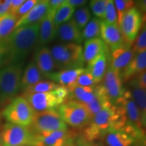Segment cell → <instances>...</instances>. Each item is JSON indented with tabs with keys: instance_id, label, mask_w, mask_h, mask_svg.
<instances>
[{
	"instance_id": "9",
	"label": "cell",
	"mask_w": 146,
	"mask_h": 146,
	"mask_svg": "<svg viewBox=\"0 0 146 146\" xmlns=\"http://www.w3.org/2000/svg\"><path fill=\"white\" fill-rule=\"evenodd\" d=\"M33 132H50L68 129L56 110H49L34 114L31 124Z\"/></svg>"
},
{
	"instance_id": "14",
	"label": "cell",
	"mask_w": 146,
	"mask_h": 146,
	"mask_svg": "<svg viewBox=\"0 0 146 146\" xmlns=\"http://www.w3.org/2000/svg\"><path fill=\"white\" fill-rule=\"evenodd\" d=\"M134 54L131 45L125 43L109 54L108 68L120 72L129 64Z\"/></svg>"
},
{
	"instance_id": "6",
	"label": "cell",
	"mask_w": 146,
	"mask_h": 146,
	"mask_svg": "<svg viewBox=\"0 0 146 146\" xmlns=\"http://www.w3.org/2000/svg\"><path fill=\"white\" fill-rule=\"evenodd\" d=\"M2 146H33L34 133L29 127L5 123L1 133Z\"/></svg>"
},
{
	"instance_id": "40",
	"label": "cell",
	"mask_w": 146,
	"mask_h": 146,
	"mask_svg": "<svg viewBox=\"0 0 146 146\" xmlns=\"http://www.w3.org/2000/svg\"><path fill=\"white\" fill-rule=\"evenodd\" d=\"M55 96L59 102L60 104L62 105L68 98L69 95V91L66 87L58 85L56 89L53 90Z\"/></svg>"
},
{
	"instance_id": "29",
	"label": "cell",
	"mask_w": 146,
	"mask_h": 146,
	"mask_svg": "<svg viewBox=\"0 0 146 146\" xmlns=\"http://www.w3.org/2000/svg\"><path fill=\"white\" fill-rule=\"evenodd\" d=\"M19 19L16 14L8 12L0 17V41L6 38L15 29Z\"/></svg>"
},
{
	"instance_id": "17",
	"label": "cell",
	"mask_w": 146,
	"mask_h": 146,
	"mask_svg": "<svg viewBox=\"0 0 146 146\" xmlns=\"http://www.w3.org/2000/svg\"><path fill=\"white\" fill-rule=\"evenodd\" d=\"M49 9V0H40L31 10L18 19L15 25V29L40 23L47 14Z\"/></svg>"
},
{
	"instance_id": "19",
	"label": "cell",
	"mask_w": 146,
	"mask_h": 146,
	"mask_svg": "<svg viewBox=\"0 0 146 146\" xmlns=\"http://www.w3.org/2000/svg\"><path fill=\"white\" fill-rule=\"evenodd\" d=\"M84 68H68L63 69L58 72H54L47 75V77L49 79L52 80L55 83L61 86L66 87L68 90H70L73 87L75 86V83L78 76L85 71Z\"/></svg>"
},
{
	"instance_id": "11",
	"label": "cell",
	"mask_w": 146,
	"mask_h": 146,
	"mask_svg": "<svg viewBox=\"0 0 146 146\" xmlns=\"http://www.w3.org/2000/svg\"><path fill=\"white\" fill-rule=\"evenodd\" d=\"M102 86L106 96L112 104L114 105L123 96L125 89L120 72L108 68L102 79Z\"/></svg>"
},
{
	"instance_id": "5",
	"label": "cell",
	"mask_w": 146,
	"mask_h": 146,
	"mask_svg": "<svg viewBox=\"0 0 146 146\" xmlns=\"http://www.w3.org/2000/svg\"><path fill=\"white\" fill-rule=\"evenodd\" d=\"M34 111L24 97L15 98L3 112V115L8 123L29 127L31 125Z\"/></svg>"
},
{
	"instance_id": "30",
	"label": "cell",
	"mask_w": 146,
	"mask_h": 146,
	"mask_svg": "<svg viewBox=\"0 0 146 146\" xmlns=\"http://www.w3.org/2000/svg\"><path fill=\"white\" fill-rule=\"evenodd\" d=\"M74 13V8L72 5L65 2L61 6L59 7L54 12V22L56 27H60L62 24H64L70 21Z\"/></svg>"
},
{
	"instance_id": "13",
	"label": "cell",
	"mask_w": 146,
	"mask_h": 146,
	"mask_svg": "<svg viewBox=\"0 0 146 146\" xmlns=\"http://www.w3.org/2000/svg\"><path fill=\"white\" fill-rule=\"evenodd\" d=\"M24 98L28 102L35 113L56 110L60 106L53 91L45 93L25 94Z\"/></svg>"
},
{
	"instance_id": "15",
	"label": "cell",
	"mask_w": 146,
	"mask_h": 146,
	"mask_svg": "<svg viewBox=\"0 0 146 146\" xmlns=\"http://www.w3.org/2000/svg\"><path fill=\"white\" fill-rule=\"evenodd\" d=\"M100 36L110 51L126 43L118 24H108L104 21H102Z\"/></svg>"
},
{
	"instance_id": "46",
	"label": "cell",
	"mask_w": 146,
	"mask_h": 146,
	"mask_svg": "<svg viewBox=\"0 0 146 146\" xmlns=\"http://www.w3.org/2000/svg\"><path fill=\"white\" fill-rule=\"evenodd\" d=\"M12 0H0V8L9 12Z\"/></svg>"
},
{
	"instance_id": "37",
	"label": "cell",
	"mask_w": 146,
	"mask_h": 146,
	"mask_svg": "<svg viewBox=\"0 0 146 146\" xmlns=\"http://www.w3.org/2000/svg\"><path fill=\"white\" fill-rule=\"evenodd\" d=\"M97 84L98 83L91 74L85 69V71L78 76L75 83V86L94 87H96Z\"/></svg>"
},
{
	"instance_id": "49",
	"label": "cell",
	"mask_w": 146,
	"mask_h": 146,
	"mask_svg": "<svg viewBox=\"0 0 146 146\" xmlns=\"http://www.w3.org/2000/svg\"><path fill=\"white\" fill-rule=\"evenodd\" d=\"M127 1H133V0H127Z\"/></svg>"
},
{
	"instance_id": "22",
	"label": "cell",
	"mask_w": 146,
	"mask_h": 146,
	"mask_svg": "<svg viewBox=\"0 0 146 146\" xmlns=\"http://www.w3.org/2000/svg\"><path fill=\"white\" fill-rule=\"evenodd\" d=\"M57 36L60 41L68 42V43L80 44L83 41L81 30L76 26L72 18L58 27Z\"/></svg>"
},
{
	"instance_id": "51",
	"label": "cell",
	"mask_w": 146,
	"mask_h": 146,
	"mask_svg": "<svg viewBox=\"0 0 146 146\" xmlns=\"http://www.w3.org/2000/svg\"><path fill=\"white\" fill-rule=\"evenodd\" d=\"M0 146H2V145H0Z\"/></svg>"
},
{
	"instance_id": "44",
	"label": "cell",
	"mask_w": 146,
	"mask_h": 146,
	"mask_svg": "<svg viewBox=\"0 0 146 146\" xmlns=\"http://www.w3.org/2000/svg\"><path fill=\"white\" fill-rule=\"evenodd\" d=\"M136 3L135 8L141 12L142 15H145L146 11V0H135Z\"/></svg>"
},
{
	"instance_id": "25",
	"label": "cell",
	"mask_w": 146,
	"mask_h": 146,
	"mask_svg": "<svg viewBox=\"0 0 146 146\" xmlns=\"http://www.w3.org/2000/svg\"><path fill=\"white\" fill-rule=\"evenodd\" d=\"M83 105L88 111L91 118H92L95 114L99 112L102 109L110 106L112 104L108 99L103 87L100 85L95 87V96L94 99L89 103Z\"/></svg>"
},
{
	"instance_id": "34",
	"label": "cell",
	"mask_w": 146,
	"mask_h": 146,
	"mask_svg": "<svg viewBox=\"0 0 146 146\" xmlns=\"http://www.w3.org/2000/svg\"><path fill=\"white\" fill-rule=\"evenodd\" d=\"M140 33L137 36L136 39L133 42V45L132 47V50L133 52L140 53L145 52L146 51V29L145 24L142 25Z\"/></svg>"
},
{
	"instance_id": "42",
	"label": "cell",
	"mask_w": 146,
	"mask_h": 146,
	"mask_svg": "<svg viewBox=\"0 0 146 146\" xmlns=\"http://www.w3.org/2000/svg\"><path fill=\"white\" fill-rule=\"evenodd\" d=\"M25 1H26V0H12L10 7V10H9L8 12L15 14L16 11L18 10V9L23 4V3L25 2Z\"/></svg>"
},
{
	"instance_id": "36",
	"label": "cell",
	"mask_w": 146,
	"mask_h": 146,
	"mask_svg": "<svg viewBox=\"0 0 146 146\" xmlns=\"http://www.w3.org/2000/svg\"><path fill=\"white\" fill-rule=\"evenodd\" d=\"M107 0H91L90 8L93 14L102 21L104 18Z\"/></svg>"
},
{
	"instance_id": "45",
	"label": "cell",
	"mask_w": 146,
	"mask_h": 146,
	"mask_svg": "<svg viewBox=\"0 0 146 146\" xmlns=\"http://www.w3.org/2000/svg\"><path fill=\"white\" fill-rule=\"evenodd\" d=\"M87 0H66V2L72 5L73 8L83 6L87 3Z\"/></svg>"
},
{
	"instance_id": "31",
	"label": "cell",
	"mask_w": 146,
	"mask_h": 146,
	"mask_svg": "<svg viewBox=\"0 0 146 146\" xmlns=\"http://www.w3.org/2000/svg\"><path fill=\"white\" fill-rule=\"evenodd\" d=\"M101 23L102 21L98 18H93L90 20L81 32L83 40L87 41L99 37L101 32Z\"/></svg>"
},
{
	"instance_id": "12",
	"label": "cell",
	"mask_w": 146,
	"mask_h": 146,
	"mask_svg": "<svg viewBox=\"0 0 146 146\" xmlns=\"http://www.w3.org/2000/svg\"><path fill=\"white\" fill-rule=\"evenodd\" d=\"M115 104H118L123 107L128 123L145 133V124L142 120L139 110L133 99L130 91L125 89L123 96Z\"/></svg>"
},
{
	"instance_id": "26",
	"label": "cell",
	"mask_w": 146,
	"mask_h": 146,
	"mask_svg": "<svg viewBox=\"0 0 146 146\" xmlns=\"http://www.w3.org/2000/svg\"><path fill=\"white\" fill-rule=\"evenodd\" d=\"M44 76L41 74L34 60L31 62L22 74L20 90L25 91L31 85L41 81Z\"/></svg>"
},
{
	"instance_id": "43",
	"label": "cell",
	"mask_w": 146,
	"mask_h": 146,
	"mask_svg": "<svg viewBox=\"0 0 146 146\" xmlns=\"http://www.w3.org/2000/svg\"><path fill=\"white\" fill-rule=\"evenodd\" d=\"M65 2H66V0H49L50 10L56 11Z\"/></svg>"
},
{
	"instance_id": "50",
	"label": "cell",
	"mask_w": 146,
	"mask_h": 146,
	"mask_svg": "<svg viewBox=\"0 0 146 146\" xmlns=\"http://www.w3.org/2000/svg\"><path fill=\"white\" fill-rule=\"evenodd\" d=\"M142 146H145V145H142Z\"/></svg>"
},
{
	"instance_id": "2",
	"label": "cell",
	"mask_w": 146,
	"mask_h": 146,
	"mask_svg": "<svg viewBox=\"0 0 146 146\" xmlns=\"http://www.w3.org/2000/svg\"><path fill=\"white\" fill-rule=\"evenodd\" d=\"M83 133L84 139L88 143L103 137L110 129H119L128 123L123 107L118 104L104 108L95 114Z\"/></svg>"
},
{
	"instance_id": "20",
	"label": "cell",
	"mask_w": 146,
	"mask_h": 146,
	"mask_svg": "<svg viewBox=\"0 0 146 146\" xmlns=\"http://www.w3.org/2000/svg\"><path fill=\"white\" fill-rule=\"evenodd\" d=\"M146 70V51L135 53L129 64L120 72L122 81L127 82Z\"/></svg>"
},
{
	"instance_id": "3",
	"label": "cell",
	"mask_w": 146,
	"mask_h": 146,
	"mask_svg": "<svg viewBox=\"0 0 146 146\" xmlns=\"http://www.w3.org/2000/svg\"><path fill=\"white\" fill-rule=\"evenodd\" d=\"M23 63L4 66L0 69V106L8 104L20 90Z\"/></svg>"
},
{
	"instance_id": "32",
	"label": "cell",
	"mask_w": 146,
	"mask_h": 146,
	"mask_svg": "<svg viewBox=\"0 0 146 146\" xmlns=\"http://www.w3.org/2000/svg\"><path fill=\"white\" fill-rule=\"evenodd\" d=\"M57 83L50 81H41L28 87L24 92L25 94H34V93H45L53 91L57 87Z\"/></svg>"
},
{
	"instance_id": "27",
	"label": "cell",
	"mask_w": 146,
	"mask_h": 146,
	"mask_svg": "<svg viewBox=\"0 0 146 146\" xmlns=\"http://www.w3.org/2000/svg\"><path fill=\"white\" fill-rule=\"evenodd\" d=\"M68 91L71 99L83 104L89 103L95 96V87L74 86Z\"/></svg>"
},
{
	"instance_id": "8",
	"label": "cell",
	"mask_w": 146,
	"mask_h": 146,
	"mask_svg": "<svg viewBox=\"0 0 146 146\" xmlns=\"http://www.w3.org/2000/svg\"><path fill=\"white\" fill-rule=\"evenodd\" d=\"M143 23V15L135 7L131 8L123 14L118 25L126 43L133 45Z\"/></svg>"
},
{
	"instance_id": "48",
	"label": "cell",
	"mask_w": 146,
	"mask_h": 146,
	"mask_svg": "<svg viewBox=\"0 0 146 146\" xmlns=\"http://www.w3.org/2000/svg\"><path fill=\"white\" fill-rule=\"evenodd\" d=\"M0 145H1V133H0Z\"/></svg>"
},
{
	"instance_id": "4",
	"label": "cell",
	"mask_w": 146,
	"mask_h": 146,
	"mask_svg": "<svg viewBox=\"0 0 146 146\" xmlns=\"http://www.w3.org/2000/svg\"><path fill=\"white\" fill-rule=\"evenodd\" d=\"M50 51L58 69L83 68V49L80 44L70 43L57 45Z\"/></svg>"
},
{
	"instance_id": "23",
	"label": "cell",
	"mask_w": 146,
	"mask_h": 146,
	"mask_svg": "<svg viewBox=\"0 0 146 146\" xmlns=\"http://www.w3.org/2000/svg\"><path fill=\"white\" fill-rule=\"evenodd\" d=\"M108 52H109L108 47L100 38L87 40L85 41L83 49L84 62L89 64L99 55Z\"/></svg>"
},
{
	"instance_id": "7",
	"label": "cell",
	"mask_w": 146,
	"mask_h": 146,
	"mask_svg": "<svg viewBox=\"0 0 146 146\" xmlns=\"http://www.w3.org/2000/svg\"><path fill=\"white\" fill-rule=\"evenodd\" d=\"M58 112L66 124L74 128H81L91 119L86 108L80 102L71 100L58 108Z\"/></svg>"
},
{
	"instance_id": "28",
	"label": "cell",
	"mask_w": 146,
	"mask_h": 146,
	"mask_svg": "<svg viewBox=\"0 0 146 146\" xmlns=\"http://www.w3.org/2000/svg\"><path fill=\"white\" fill-rule=\"evenodd\" d=\"M130 91L133 99L137 106L143 123H146V91L131 81Z\"/></svg>"
},
{
	"instance_id": "24",
	"label": "cell",
	"mask_w": 146,
	"mask_h": 146,
	"mask_svg": "<svg viewBox=\"0 0 146 146\" xmlns=\"http://www.w3.org/2000/svg\"><path fill=\"white\" fill-rule=\"evenodd\" d=\"M109 52L103 53L87 64L86 70L91 74L97 83L102 81L107 70L108 64Z\"/></svg>"
},
{
	"instance_id": "41",
	"label": "cell",
	"mask_w": 146,
	"mask_h": 146,
	"mask_svg": "<svg viewBox=\"0 0 146 146\" xmlns=\"http://www.w3.org/2000/svg\"><path fill=\"white\" fill-rule=\"evenodd\" d=\"M131 81L140 88L146 89V72H143L131 79Z\"/></svg>"
},
{
	"instance_id": "39",
	"label": "cell",
	"mask_w": 146,
	"mask_h": 146,
	"mask_svg": "<svg viewBox=\"0 0 146 146\" xmlns=\"http://www.w3.org/2000/svg\"><path fill=\"white\" fill-rule=\"evenodd\" d=\"M39 1L40 0H26L23 4L18 9L15 14L20 18L27 14L29 10H31Z\"/></svg>"
},
{
	"instance_id": "38",
	"label": "cell",
	"mask_w": 146,
	"mask_h": 146,
	"mask_svg": "<svg viewBox=\"0 0 146 146\" xmlns=\"http://www.w3.org/2000/svg\"><path fill=\"white\" fill-rule=\"evenodd\" d=\"M114 3L116 8V14H117L118 23L121 19L122 16L128 10L133 7L134 0L133 1H127V0H114Z\"/></svg>"
},
{
	"instance_id": "35",
	"label": "cell",
	"mask_w": 146,
	"mask_h": 146,
	"mask_svg": "<svg viewBox=\"0 0 146 146\" xmlns=\"http://www.w3.org/2000/svg\"><path fill=\"white\" fill-rule=\"evenodd\" d=\"M103 21L108 24H118L117 14H116L114 0H107L104 18Z\"/></svg>"
},
{
	"instance_id": "10",
	"label": "cell",
	"mask_w": 146,
	"mask_h": 146,
	"mask_svg": "<svg viewBox=\"0 0 146 146\" xmlns=\"http://www.w3.org/2000/svg\"><path fill=\"white\" fill-rule=\"evenodd\" d=\"M33 133V146H72V135L68 129Z\"/></svg>"
},
{
	"instance_id": "21",
	"label": "cell",
	"mask_w": 146,
	"mask_h": 146,
	"mask_svg": "<svg viewBox=\"0 0 146 146\" xmlns=\"http://www.w3.org/2000/svg\"><path fill=\"white\" fill-rule=\"evenodd\" d=\"M34 61L38 69L45 77L58 70L50 50L46 47H41L36 52Z\"/></svg>"
},
{
	"instance_id": "18",
	"label": "cell",
	"mask_w": 146,
	"mask_h": 146,
	"mask_svg": "<svg viewBox=\"0 0 146 146\" xmlns=\"http://www.w3.org/2000/svg\"><path fill=\"white\" fill-rule=\"evenodd\" d=\"M106 146H133L137 139L124 129H110L102 137Z\"/></svg>"
},
{
	"instance_id": "33",
	"label": "cell",
	"mask_w": 146,
	"mask_h": 146,
	"mask_svg": "<svg viewBox=\"0 0 146 146\" xmlns=\"http://www.w3.org/2000/svg\"><path fill=\"white\" fill-rule=\"evenodd\" d=\"M73 15V21L81 31L86 26L91 18V12L87 7H82L78 9Z\"/></svg>"
},
{
	"instance_id": "1",
	"label": "cell",
	"mask_w": 146,
	"mask_h": 146,
	"mask_svg": "<svg viewBox=\"0 0 146 146\" xmlns=\"http://www.w3.org/2000/svg\"><path fill=\"white\" fill-rule=\"evenodd\" d=\"M39 24L16 28L0 41V66L22 63L38 42Z\"/></svg>"
},
{
	"instance_id": "47",
	"label": "cell",
	"mask_w": 146,
	"mask_h": 146,
	"mask_svg": "<svg viewBox=\"0 0 146 146\" xmlns=\"http://www.w3.org/2000/svg\"><path fill=\"white\" fill-rule=\"evenodd\" d=\"M83 146H104V145H102V144H100V143H91V144L89 143Z\"/></svg>"
},
{
	"instance_id": "16",
	"label": "cell",
	"mask_w": 146,
	"mask_h": 146,
	"mask_svg": "<svg viewBox=\"0 0 146 146\" xmlns=\"http://www.w3.org/2000/svg\"><path fill=\"white\" fill-rule=\"evenodd\" d=\"M54 12L55 11L49 9L46 15L40 21L37 42L39 45H45L50 43L57 36L58 28L54 22Z\"/></svg>"
}]
</instances>
